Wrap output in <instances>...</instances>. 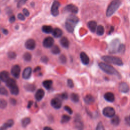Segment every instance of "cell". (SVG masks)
<instances>
[{
	"instance_id": "681fc988",
	"label": "cell",
	"mask_w": 130,
	"mask_h": 130,
	"mask_svg": "<svg viewBox=\"0 0 130 130\" xmlns=\"http://www.w3.org/2000/svg\"><path fill=\"white\" fill-rule=\"evenodd\" d=\"M18 18L20 20H25V17L22 13H19L17 15Z\"/></svg>"
},
{
	"instance_id": "c3c4849f",
	"label": "cell",
	"mask_w": 130,
	"mask_h": 130,
	"mask_svg": "<svg viewBox=\"0 0 130 130\" xmlns=\"http://www.w3.org/2000/svg\"><path fill=\"white\" fill-rule=\"evenodd\" d=\"M10 101V103L12 105H16L17 104V101L16 100V99H15L14 98H10L9 99Z\"/></svg>"
},
{
	"instance_id": "6f0895ef",
	"label": "cell",
	"mask_w": 130,
	"mask_h": 130,
	"mask_svg": "<svg viewBox=\"0 0 130 130\" xmlns=\"http://www.w3.org/2000/svg\"><path fill=\"white\" fill-rule=\"evenodd\" d=\"M30 5H31L32 7H34V5H35V3H34V2H32V3L30 4Z\"/></svg>"
},
{
	"instance_id": "91938a15",
	"label": "cell",
	"mask_w": 130,
	"mask_h": 130,
	"mask_svg": "<svg viewBox=\"0 0 130 130\" xmlns=\"http://www.w3.org/2000/svg\"><path fill=\"white\" fill-rule=\"evenodd\" d=\"M0 84H1V81H0Z\"/></svg>"
},
{
	"instance_id": "d6986e66",
	"label": "cell",
	"mask_w": 130,
	"mask_h": 130,
	"mask_svg": "<svg viewBox=\"0 0 130 130\" xmlns=\"http://www.w3.org/2000/svg\"><path fill=\"white\" fill-rule=\"evenodd\" d=\"M87 26L92 32H94L97 28V23L94 20H91L87 23Z\"/></svg>"
},
{
	"instance_id": "d590c367",
	"label": "cell",
	"mask_w": 130,
	"mask_h": 130,
	"mask_svg": "<svg viewBox=\"0 0 130 130\" xmlns=\"http://www.w3.org/2000/svg\"><path fill=\"white\" fill-rule=\"evenodd\" d=\"M23 57L25 61H29L31 59V54L29 52H25L24 54Z\"/></svg>"
},
{
	"instance_id": "cb8c5ba5",
	"label": "cell",
	"mask_w": 130,
	"mask_h": 130,
	"mask_svg": "<svg viewBox=\"0 0 130 130\" xmlns=\"http://www.w3.org/2000/svg\"><path fill=\"white\" fill-rule=\"evenodd\" d=\"M52 34L54 37L59 38L62 36V31L61 29H60L59 28H55L53 30Z\"/></svg>"
},
{
	"instance_id": "ba28073f",
	"label": "cell",
	"mask_w": 130,
	"mask_h": 130,
	"mask_svg": "<svg viewBox=\"0 0 130 130\" xmlns=\"http://www.w3.org/2000/svg\"><path fill=\"white\" fill-rule=\"evenodd\" d=\"M20 71L21 69L20 66L18 64H15L12 67L11 70V73L13 77L16 78H18L20 76Z\"/></svg>"
},
{
	"instance_id": "8fae6325",
	"label": "cell",
	"mask_w": 130,
	"mask_h": 130,
	"mask_svg": "<svg viewBox=\"0 0 130 130\" xmlns=\"http://www.w3.org/2000/svg\"><path fill=\"white\" fill-rule=\"evenodd\" d=\"M25 47L28 50H33L36 47V42L32 39H29L25 42Z\"/></svg>"
},
{
	"instance_id": "484cf974",
	"label": "cell",
	"mask_w": 130,
	"mask_h": 130,
	"mask_svg": "<svg viewBox=\"0 0 130 130\" xmlns=\"http://www.w3.org/2000/svg\"><path fill=\"white\" fill-rule=\"evenodd\" d=\"M53 30L52 26L50 25H43L42 27V30L46 34L52 33Z\"/></svg>"
},
{
	"instance_id": "52a82bcc",
	"label": "cell",
	"mask_w": 130,
	"mask_h": 130,
	"mask_svg": "<svg viewBox=\"0 0 130 130\" xmlns=\"http://www.w3.org/2000/svg\"><path fill=\"white\" fill-rule=\"evenodd\" d=\"M60 6V3L58 1L53 2L51 7V13L53 16H57L59 14L58 8Z\"/></svg>"
},
{
	"instance_id": "30bf717a",
	"label": "cell",
	"mask_w": 130,
	"mask_h": 130,
	"mask_svg": "<svg viewBox=\"0 0 130 130\" xmlns=\"http://www.w3.org/2000/svg\"><path fill=\"white\" fill-rule=\"evenodd\" d=\"M51 105L55 109H59L62 106V102L59 98H54L50 102Z\"/></svg>"
},
{
	"instance_id": "4fadbf2b",
	"label": "cell",
	"mask_w": 130,
	"mask_h": 130,
	"mask_svg": "<svg viewBox=\"0 0 130 130\" xmlns=\"http://www.w3.org/2000/svg\"><path fill=\"white\" fill-rule=\"evenodd\" d=\"M32 73V69L30 67H27L25 68L22 72V77L23 79H29Z\"/></svg>"
},
{
	"instance_id": "7a4b0ae2",
	"label": "cell",
	"mask_w": 130,
	"mask_h": 130,
	"mask_svg": "<svg viewBox=\"0 0 130 130\" xmlns=\"http://www.w3.org/2000/svg\"><path fill=\"white\" fill-rule=\"evenodd\" d=\"M79 19L77 16L74 14H71L67 18L65 22V27L66 29L70 32H73L74 28Z\"/></svg>"
},
{
	"instance_id": "f6af8a7d",
	"label": "cell",
	"mask_w": 130,
	"mask_h": 130,
	"mask_svg": "<svg viewBox=\"0 0 130 130\" xmlns=\"http://www.w3.org/2000/svg\"><path fill=\"white\" fill-rule=\"evenodd\" d=\"M41 61L45 63H47L48 61V58L46 56H42L41 58Z\"/></svg>"
},
{
	"instance_id": "d6a6232c",
	"label": "cell",
	"mask_w": 130,
	"mask_h": 130,
	"mask_svg": "<svg viewBox=\"0 0 130 130\" xmlns=\"http://www.w3.org/2000/svg\"><path fill=\"white\" fill-rule=\"evenodd\" d=\"M30 122V119L29 117H25L23 119H22L21 120L22 125L24 127L27 126L29 124Z\"/></svg>"
},
{
	"instance_id": "836d02e7",
	"label": "cell",
	"mask_w": 130,
	"mask_h": 130,
	"mask_svg": "<svg viewBox=\"0 0 130 130\" xmlns=\"http://www.w3.org/2000/svg\"><path fill=\"white\" fill-rule=\"evenodd\" d=\"M71 99L75 103H77L79 101V96L77 93H72L71 94Z\"/></svg>"
},
{
	"instance_id": "8d00e7d4",
	"label": "cell",
	"mask_w": 130,
	"mask_h": 130,
	"mask_svg": "<svg viewBox=\"0 0 130 130\" xmlns=\"http://www.w3.org/2000/svg\"><path fill=\"white\" fill-rule=\"evenodd\" d=\"M7 106V102L3 99H0V108L4 109Z\"/></svg>"
},
{
	"instance_id": "f1b7e54d",
	"label": "cell",
	"mask_w": 130,
	"mask_h": 130,
	"mask_svg": "<svg viewBox=\"0 0 130 130\" xmlns=\"http://www.w3.org/2000/svg\"><path fill=\"white\" fill-rule=\"evenodd\" d=\"M24 88L26 90L28 91H34L36 89V86L32 84L28 83L24 85Z\"/></svg>"
},
{
	"instance_id": "ffe728a7",
	"label": "cell",
	"mask_w": 130,
	"mask_h": 130,
	"mask_svg": "<svg viewBox=\"0 0 130 130\" xmlns=\"http://www.w3.org/2000/svg\"><path fill=\"white\" fill-rule=\"evenodd\" d=\"M10 74L8 71H3L0 73V79L3 82H7L9 78Z\"/></svg>"
},
{
	"instance_id": "7c38bea8",
	"label": "cell",
	"mask_w": 130,
	"mask_h": 130,
	"mask_svg": "<svg viewBox=\"0 0 130 130\" xmlns=\"http://www.w3.org/2000/svg\"><path fill=\"white\" fill-rule=\"evenodd\" d=\"M64 9L66 11H67L68 12H70L73 14H77L79 10L78 7L76 6H75L72 4H70L67 5L65 7Z\"/></svg>"
},
{
	"instance_id": "4316f807",
	"label": "cell",
	"mask_w": 130,
	"mask_h": 130,
	"mask_svg": "<svg viewBox=\"0 0 130 130\" xmlns=\"http://www.w3.org/2000/svg\"><path fill=\"white\" fill-rule=\"evenodd\" d=\"M9 88H10V91L11 93V94H14V95L18 94V93L19 92V89L17 85H14Z\"/></svg>"
},
{
	"instance_id": "2e32d148",
	"label": "cell",
	"mask_w": 130,
	"mask_h": 130,
	"mask_svg": "<svg viewBox=\"0 0 130 130\" xmlns=\"http://www.w3.org/2000/svg\"><path fill=\"white\" fill-rule=\"evenodd\" d=\"M129 88L128 85L126 83L122 82L120 83L119 85V90L120 92L123 93H126L129 91Z\"/></svg>"
},
{
	"instance_id": "11a10c76",
	"label": "cell",
	"mask_w": 130,
	"mask_h": 130,
	"mask_svg": "<svg viewBox=\"0 0 130 130\" xmlns=\"http://www.w3.org/2000/svg\"><path fill=\"white\" fill-rule=\"evenodd\" d=\"M40 70H41V68H40V67H37L34 69V72L36 73V72H37L40 71Z\"/></svg>"
},
{
	"instance_id": "5bb4252c",
	"label": "cell",
	"mask_w": 130,
	"mask_h": 130,
	"mask_svg": "<svg viewBox=\"0 0 130 130\" xmlns=\"http://www.w3.org/2000/svg\"><path fill=\"white\" fill-rule=\"evenodd\" d=\"M80 58L82 63L84 65H87L89 62V58L86 53L81 52L80 54Z\"/></svg>"
},
{
	"instance_id": "680465c9",
	"label": "cell",
	"mask_w": 130,
	"mask_h": 130,
	"mask_svg": "<svg viewBox=\"0 0 130 130\" xmlns=\"http://www.w3.org/2000/svg\"><path fill=\"white\" fill-rule=\"evenodd\" d=\"M0 37H1V34H0Z\"/></svg>"
},
{
	"instance_id": "44dd1931",
	"label": "cell",
	"mask_w": 130,
	"mask_h": 130,
	"mask_svg": "<svg viewBox=\"0 0 130 130\" xmlns=\"http://www.w3.org/2000/svg\"><path fill=\"white\" fill-rule=\"evenodd\" d=\"M13 124H14L13 120V119H9L2 126L0 127V130H6L8 127H11Z\"/></svg>"
},
{
	"instance_id": "f546056e",
	"label": "cell",
	"mask_w": 130,
	"mask_h": 130,
	"mask_svg": "<svg viewBox=\"0 0 130 130\" xmlns=\"http://www.w3.org/2000/svg\"><path fill=\"white\" fill-rule=\"evenodd\" d=\"M51 51L53 54H58L60 52V49L57 45H54L51 47Z\"/></svg>"
},
{
	"instance_id": "4dcf8cb0",
	"label": "cell",
	"mask_w": 130,
	"mask_h": 130,
	"mask_svg": "<svg viewBox=\"0 0 130 130\" xmlns=\"http://www.w3.org/2000/svg\"><path fill=\"white\" fill-rule=\"evenodd\" d=\"M111 121L112 124L114 125H117L120 122V118L118 116L115 115L112 118Z\"/></svg>"
},
{
	"instance_id": "b9f144b4",
	"label": "cell",
	"mask_w": 130,
	"mask_h": 130,
	"mask_svg": "<svg viewBox=\"0 0 130 130\" xmlns=\"http://www.w3.org/2000/svg\"><path fill=\"white\" fill-rule=\"evenodd\" d=\"M26 2V1L25 0H20L19 1L17 4V8H20L23 5L25 4V3Z\"/></svg>"
},
{
	"instance_id": "f907efd6",
	"label": "cell",
	"mask_w": 130,
	"mask_h": 130,
	"mask_svg": "<svg viewBox=\"0 0 130 130\" xmlns=\"http://www.w3.org/2000/svg\"><path fill=\"white\" fill-rule=\"evenodd\" d=\"M125 121L126 122V123L129 126H130V115L127 116L126 117H125Z\"/></svg>"
},
{
	"instance_id": "bcb514c9",
	"label": "cell",
	"mask_w": 130,
	"mask_h": 130,
	"mask_svg": "<svg viewBox=\"0 0 130 130\" xmlns=\"http://www.w3.org/2000/svg\"><path fill=\"white\" fill-rule=\"evenodd\" d=\"M22 11H23V13L24 15L25 16H26V17L29 16V15L30 13H29V11H28L27 9H26V8H24V9H23Z\"/></svg>"
},
{
	"instance_id": "6da1fadb",
	"label": "cell",
	"mask_w": 130,
	"mask_h": 130,
	"mask_svg": "<svg viewBox=\"0 0 130 130\" xmlns=\"http://www.w3.org/2000/svg\"><path fill=\"white\" fill-rule=\"evenodd\" d=\"M108 50L111 54L123 53L125 51V47L124 44L120 43L118 39H115L110 43Z\"/></svg>"
},
{
	"instance_id": "3957f363",
	"label": "cell",
	"mask_w": 130,
	"mask_h": 130,
	"mask_svg": "<svg viewBox=\"0 0 130 130\" xmlns=\"http://www.w3.org/2000/svg\"><path fill=\"white\" fill-rule=\"evenodd\" d=\"M99 66L100 68V69L106 73L111 75H115L118 77L119 78H120L121 75L112 66L103 62H101L99 63Z\"/></svg>"
},
{
	"instance_id": "ab89813d",
	"label": "cell",
	"mask_w": 130,
	"mask_h": 130,
	"mask_svg": "<svg viewBox=\"0 0 130 130\" xmlns=\"http://www.w3.org/2000/svg\"><path fill=\"white\" fill-rule=\"evenodd\" d=\"M8 57L11 59L15 58L16 57V54L15 52L10 51L8 53Z\"/></svg>"
},
{
	"instance_id": "ee69618b",
	"label": "cell",
	"mask_w": 130,
	"mask_h": 130,
	"mask_svg": "<svg viewBox=\"0 0 130 130\" xmlns=\"http://www.w3.org/2000/svg\"><path fill=\"white\" fill-rule=\"evenodd\" d=\"M64 110L67 111L70 114H72L73 113V110L72 109H71V108H70L69 106H65L64 107Z\"/></svg>"
},
{
	"instance_id": "7bdbcfd3",
	"label": "cell",
	"mask_w": 130,
	"mask_h": 130,
	"mask_svg": "<svg viewBox=\"0 0 130 130\" xmlns=\"http://www.w3.org/2000/svg\"><path fill=\"white\" fill-rule=\"evenodd\" d=\"M67 84L68 86L70 88H73L74 87V83L72 79H69L67 80Z\"/></svg>"
},
{
	"instance_id": "9c48e42d",
	"label": "cell",
	"mask_w": 130,
	"mask_h": 130,
	"mask_svg": "<svg viewBox=\"0 0 130 130\" xmlns=\"http://www.w3.org/2000/svg\"><path fill=\"white\" fill-rule=\"evenodd\" d=\"M54 41L52 37H47L43 40V45L45 48H50L54 45Z\"/></svg>"
},
{
	"instance_id": "5b68a950",
	"label": "cell",
	"mask_w": 130,
	"mask_h": 130,
	"mask_svg": "<svg viewBox=\"0 0 130 130\" xmlns=\"http://www.w3.org/2000/svg\"><path fill=\"white\" fill-rule=\"evenodd\" d=\"M102 59L107 63H112L118 66H121L123 64L122 59L117 56H112L109 55H104L101 57Z\"/></svg>"
},
{
	"instance_id": "9a60e30c",
	"label": "cell",
	"mask_w": 130,
	"mask_h": 130,
	"mask_svg": "<svg viewBox=\"0 0 130 130\" xmlns=\"http://www.w3.org/2000/svg\"><path fill=\"white\" fill-rule=\"evenodd\" d=\"M75 125L76 128L78 130H82L83 128V124L79 116H76L75 118Z\"/></svg>"
},
{
	"instance_id": "816d5d0a",
	"label": "cell",
	"mask_w": 130,
	"mask_h": 130,
	"mask_svg": "<svg viewBox=\"0 0 130 130\" xmlns=\"http://www.w3.org/2000/svg\"><path fill=\"white\" fill-rule=\"evenodd\" d=\"M9 22L10 23H13L14 22H15V16H14V15L11 16L9 18Z\"/></svg>"
},
{
	"instance_id": "8992f818",
	"label": "cell",
	"mask_w": 130,
	"mask_h": 130,
	"mask_svg": "<svg viewBox=\"0 0 130 130\" xmlns=\"http://www.w3.org/2000/svg\"><path fill=\"white\" fill-rule=\"evenodd\" d=\"M103 115L107 117H113L115 116V111L114 109L112 107H106L103 110Z\"/></svg>"
},
{
	"instance_id": "db71d44e",
	"label": "cell",
	"mask_w": 130,
	"mask_h": 130,
	"mask_svg": "<svg viewBox=\"0 0 130 130\" xmlns=\"http://www.w3.org/2000/svg\"><path fill=\"white\" fill-rule=\"evenodd\" d=\"M32 104H33V101H29L28 103V104H27V108H30L31 107Z\"/></svg>"
},
{
	"instance_id": "83f0119b",
	"label": "cell",
	"mask_w": 130,
	"mask_h": 130,
	"mask_svg": "<svg viewBox=\"0 0 130 130\" xmlns=\"http://www.w3.org/2000/svg\"><path fill=\"white\" fill-rule=\"evenodd\" d=\"M6 85L9 87L10 88L14 85H16V82L15 79L13 78H9L8 81L6 82Z\"/></svg>"
},
{
	"instance_id": "94428289",
	"label": "cell",
	"mask_w": 130,
	"mask_h": 130,
	"mask_svg": "<svg viewBox=\"0 0 130 130\" xmlns=\"http://www.w3.org/2000/svg\"><path fill=\"white\" fill-rule=\"evenodd\" d=\"M0 12H1V10H0Z\"/></svg>"
},
{
	"instance_id": "f5cc1de1",
	"label": "cell",
	"mask_w": 130,
	"mask_h": 130,
	"mask_svg": "<svg viewBox=\"0 0 130 130\" xmlns=\"http://www.w3.org/2000/svg\"><path fill=\"white\" fill-rule=\"evenodd\" d=\"M2 31L3 33L4 34H5V35H8V33H9L8 30L6 28H2Z\"/></svg>"
},
{
	"instance_id": "e575fe53",
	"label": "cell",
	"mask_w": 130,
	"mask_h": 130,
	"mask_svg": "<svg viewBox=\"0 0 130 130\" xmlns=\"http://www.w3.org/2000/svg\"><path fill=\"white\" fill-rule=\"evenodd\" d=\"M70 119H71V117L70 116L66 114H64L62 116V117L61 119V122L62 123H67L68 121H69Z\"/></svg>"
},
{
	"instance_id": "7dc6e473",
	"label": "cell",
	"mask_w": 130,
	"mask_h": 130,
	"mask_svg": "<svg viewBox=\"0 0 130 130\" xmlns=\"http://www.w3.org/2000/svg\"><path fill=\"white\" fill-rule=\"evenodd\" d=\"M60 98H61L62 99H63V100H66V99H68V95L67 93H66V92H63V93H61V95H60Z\"/></svg>"
},
{
	"instance_id": "1f68e13d",
	"label": "cell",
	"mask_w": 130,
	"mask_h": 130,
	"mask_svg": "<svg viewBox=\"0 0 130 130\" xmlns=\"http://www.w3.org/2000/svg\"><path fill=\"white\" fill-rule=\"evenodd\" d=\"M105 29L103 26L99 25L97 26L96 28V34L99 36H102L104 34Z\"/></svg>"
},
{
	"instance_id": "277c9868",
	"label": "cell",
	"mask_w": 130,
	"mask_h": 130,
	"mask_svg": "<svg viewBox=\"0 0 130 130\" xmlns=\"http://www.w3.org/2000/svg\"><path fill=\"white\" fill-rule=\"evenodd\" d=\"M121 5V2L119 0H114L109 4L106 10V16L110 17L112 16L119 8Z\"/></svg>"
},
{
	"instance_id": "d4e9b609",
	"label": "cell",
	"mask_w": 130,
	"mask_h": 130,
	"mask_svg": "<svg viewBox=\"0 0 130 130\" xmlns=\"http://www.w3.org/2000/svg\"><path fill=\"white\" fill-rule=\"evenodd\" d=\"M42 84L43 86L46 89H50L52 85V81L51 80H46L43 81L42 83Z\"/></svg>"
},
{
	"instance_id": "e0dca14e",
	"label": "cell",
	"mask_w": 130,
	"mask_h": 130,
	"mask_svg": "<svg viewBox=\"0 0 130 130\" xmlns=\"http://www.w3.org/2000/svg\"><path fill=\"white\" fill-rule=\"evenodd\" d=\"M44 95H45L44 90L42 88H40V89H38L37 91H36V92L35 93V99L37 101H40L43 98Z\"/></svg>"
},
{
	"instance_id": "74e56055",
	"label": "cell",
	"mask_w": 130,
	"mask_h": 130,
	"mask_svg": "<svg viewBox=\"0 0 130 130\" xmlns=\"http://www.w3.org/2000/svg\"><path fill=\"white\" fill-rule=\"evenodd\" d=\"M0 94L3 95H8V91L4 87H0Z\"/></svg>"
},
{
	"instance_id": "60d3db41",
	"label": "cell",
	"mask_w": 130,
	"mask_h": 130,
	"mask_svg": "<svg viewBox=\"0 0 130 130\" xmlns=\"http://www.w3.org/2000/svg\"><path fill=\"white\" fill-rule=\"evenodd\" d=\"M59 60L62 63H66V61H67V58H66V56L63 55V54H62L60 56H59Z\"/></svg>"
},
{
	"instance_id": "f35d334b",
	"label": "cell",
	"mask_w": 130,
	"mask_h": 130,
	"mask_svg": "<svg viewBox=\"0 0 130 130\" xmlns=\"http://www.w3.org/2000/svg\"><path fill=\"white\" fill-rule=\"evenodd\" d=\"M96 130H105L104 125L101 122H100L98 123L96 127Z\"/></svg>"
},
{
	"instance_id": "ac0fdd59",
	"label": "cell",
	"mask_w": 130,
	"mask_h": 130,
	"mask_svg": "<svg viewBox=\"0 0 130 130\" xmlns=\"http://www.w3.org/2000/svg\"><path fill=\"white\" fill-rule=\"evenodd\" d=\"M104 99L109 102H113L115 100L114 94L111 92H107L104 95Z\"/></svg>"
},
{
	"instance_id": "603a6c76",
	"label": "cell",
	"mask_w": 130,
	"mask_h": 130,
	"mask_svg": "<svg viewBox=\"0 0 130 130\" xmlns=\"http://www.w3.org/2000/svg\"><path fill=\"white\" fill-rule=\"evenodd\" d=\"M84 101L87 104H91L94 102V98L92 95L88 94L85 96Z\"/></svg>"
},
{
	"instance_id": "7402d4cb",
	"label": "cell",
	"mask_w": 130,
	"mask_h": 130,
	"mask_svg": "<svg viewBox=\"0 0 130 130\" xmlns=\"http://www.w3.org/2000/svg\"><path fill=\"white\" fill-rule=\"evenodd\" d=\"M60 43L61 45L64 48H68L70 45V42L69 40L66 37H62L60 40Z\"/></svg>"
},
{
	"instance_id": "9f6ffc18",
	"label": "cell",
	"mask_w": 130,
	"mask_h": 130,
	"mask_svg": "<svg viewBox=\"0 0 130 130\" xmlns=\"http://www.w3.org/2000/svg\"><path fill=\"white\" fill-rule=\"evenodd\" d=\"M44 130H53V129L49 126H45L44 128Z\"/></svg>"
}]
</instances>
